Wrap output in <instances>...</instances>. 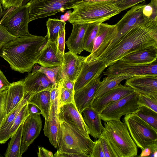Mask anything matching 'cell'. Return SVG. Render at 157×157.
Masks as SVG:
<instances>
[{"instance_id": "obj_44", "label": "cell", "mask_w": 157, "mask_h": 157, "mask_svg": "<svg viewBox=\"0 0 157 157\" xmlns=\"http://www.w3.org/2000/svg\"><path fill=\"white\" fill-rule=\"evenodd\" d=\"M65 27L62 28L59 33L57 40V48L59 52L63 54L64 53L65 43Z\"/></svg>"}, {"instance_id": "obj_9", "label": "cell", "mask_w": 157, "mask_h": 157, "mask_svg": "<svg viewBox=\"0 0 157 157\" xmlns=\"http://www.w3.org/2000/svg\"><path fill=\"white\" fill-rule=\"evenodd\" d=\"M138 94L134 91L109 104L98 113L104 121L120 120L122 116L135 112L139 107Z\"/></svg>"}, {"instance_id": "obj_55", "label": "cell", "mask_w": 157, "mask_h": 157, "mask_svg": "<svg viewBox=\"0 0 157 157\" xmlns=\"http://www.w3.org/2000/svg\"><path fill=\"white\" fill-rule=\"evenodd\" d=\"M31 0H24L22 3V5H25L28 2H29V1Z\"/></svg>"}, {"instance_id": "obj_28", "label": "cell", "mask_w": 157, "mask_h": 157, "mask_svg": "<svg viewBox=\"0 0 157 157\" xmlns=\"http://www.w3.org/2000/svg\"><path fill=\"white\" fill-rule=\"evenodd\" d=\"M27 101L37 105L41 110L45 119H48L50 108V91L45 90L39 92L31 96Z\"/></svg>"}, {"instance_id": "obj_8", "label": "cell", "mask_w": 157, "mask_h": 157, "mask_svg": "<svg viewBox=\"0 0 157 157\" xmlns=\"http://www.w3.org/2000/svg\"><path fill=\"white\" fill-rule=\"evenodd\" d=\"M29 22V8L26 4L7 9L0 21V24L16 38L30 34L28 29Z\"/></svg>"}, {"instance_id": "obj_52", "label": "cell", "mask_w": 157, "mask_h": 157, "mask_svg": "<svg viewBox=\"0 0 157 157\" xmlns=\"http://www.w3.org/2000/svg\"><path fill=\"white\" fill-rule=\"evenodd\" d=\"M28 109L29 114H42L40 109L36 105L31 103H28Z\"/></svg>"}, {"instance_id": "obj_1", "label": "cell", "mask_w": 157, "mask_h": 157, "mask_svg": "<svg viewBox=\"0 0 157 157\" xmlns=\"http://www.w3.org/2000/svg\"><path fill=\"white\" fill-rule=\"evenodd\" d=\"M48 40V36L29 34L16 38L2 48L0 56L9 64L12 70L21 73L29 72L37 63L39 55Z\"/></svg>"}, {"instance_id": "obj_11", "label": "cell", "mask_w": 157, "mask_h": 157, "mask_svg": "<svg viewBox=\"0 0 157 157\" xmlns=\"http://www.w3.org/2000/svg\"><path fill=\"white\" fill-rule=\"evenodd\" d=\"M128 74L134 75H157V60L149 64H133L119 60L108 66L104 75Z\"/></svg>"}, {"instance_id": "obj_12", "label": "cell", "mask_w": 157, "mask_h": 157, "mask_svg": "<svg viewBox=\"0 0 157 157\" xmlns=\"http://www.w3.org/2000/svg\"><path fill=\"white\" fill-rule=\"evenodd\" d=\"M117 33L116 25L100 24L97 35L95 38L92 52L86 56L85 61L89 62L96 59L103 53Z\"/></svg>"}, {"instance_id": "obj_33", "label": "cell", "mask_w": 157, "mask_h": 157, "mask_svg": "<svg viewBox=\"0 0 157 157\" xmlns=\"http://www.w3.org/2000/svg\"><path fill=\"white\" fill-rule=\"evenodd\" d=\"M133 113L157 130V113L147 107L141 106Z\"/></svg>"}, {"instance_id": "obj_24", "label": "cell", "mask_w": 157, "mask_h": 157, "mask_svg": "<svg viewBox=\"0 0 157 157\" xmlns=\"http://www.w3.org/2000/svg\"><path fill=\"white\" fill-rule=\"evenodd\" d=\"M23 82V79L13 82L10 84L7 89L6 104V119L25 97Z\"/></svg>"}, {"instance_id": "obj_51", "label": "cell", "mask_w": 157, "mask_h": 157, "mask_svg": "<svg viewBox=\"0 0 157 157\" xmlns=\"http://www.w3.org/2000/svg\"><path fill=\"white\" fill-rule=\"evenodd\" d=\"M37 155L39 157H54L53 153L43 147H39Z\"/></svg>"}, {"instance_id": "obj_20", "label": "cell", "mask_w": 157, "mask_h": 157, "mask_svg": "<svg viewBox=\"0 0 157 157\" xmlns=\"http://www.w3.org/2000/svg\"><path fill=\"white\" fill-rule=\"evenodd\" d=\"M134 91L129 86L119 84L117 86L106 92L100 97L94 99L92 103V107L99 113L109 104Z\"/></svg>"}, {"instance_id": "obj_37", "label": "cell", "mask_w": 157, "mask_h": 157, "mask_svg": "<svg viewBox=\"0 0 157 157\" xmlns=\"http://www.w3.org/2000/svg\"><path fill=\"white\" fill-rule=\"evenodd\" d=\"M138 103L139 106H146L157 113V97L138 94Z\"/></svg>"}, {"instance_id": "obj_32", "label": "cell", "mask_w": 157, "mask_h": 157, "mask_svg": "<svg viewBox=\"0 0 157 157\" xmlns=\"http://www.w3.org/2000/svg\"><path fill=\"white\" fill-rule=\"evenodd\" d=\"M66 22L63 20L58 19L49 18L46 22L47 29V35L48 41H57L59 31L65 27Z\"/></svg>"}, {"instance_id": "obj_35", "label": "cell", "mask_w": 157, "mask_h": 157, "mask_svg": "<svg viewBox=\"0 0 157 157\" xmlns=\"http://www.w3.org/2000/svg\"><path fill=\"white\" fill-rule=\"evenodd\" d=\"M143 14L145 21H157V0H151L149 3L145 4Z\"/></svg>"}, {"instance_id": "obj_36", "label": "cell", "mask_w": 157, "mask_h": 157, "mask_svg": "<svg viewBox=\"0 0 157 157\" xmlns=\"http://www.w3.org/2000/svg\"><path fill=\"white\" fill-rule=\"evenodd\" d=\"M29 115L27 103L22 107L14 119L10 130V138Z\"/></svg>"}, {"instance_id": "obj_5", "label": "cell", "mask_w": 157, "mask_h": 157, "mask_svg": "<svg viewBox=\"0 0 157 157\" xmlns=\"http://www.w3.org/2000/svg\"><path fill=\"white\" fill-rule=\"evenodd\" d=\"M57 151L65 153L89 155L94 142L64 122H59Z\"/></svg>"}, {"instance_id": "obj_29", "label": "cell", "mask_w": 157, "mask_h": 157, "mask_svg": "<svg viewBox=\"0 0 157 157\" xmlns=\"http://www.w3.org/2000/svg\"><path fill=\"white\" fill-rule=\"evenodd\" d=\"M23 123L11 136L4 154L5 157H21L20 148L22 139Z\"/></svg>"}, {"instance_id": "obj_39", "label": "cell", "mask_w": 157, "mask_h": 157, "mask_svg": "<svg viewBox=\"0 0 157 157\" xmlns=\"http://www.w3.org/2000/svg\"><path fill=\"white\" fill-rule=\"evenodd\" d=\"M74 92L61 86L59 85L58 107L63 105L74 103Z\"/></svg>"}, {"instance_id": "obj_6", "label": "cell", "mask_w": 157, "mask_h": 157, "mask_svg": "<svg viewBox=\"0 0 157 157\" xmlns=\"http://www.w3.org/2000/svg\"><path fill=\"white\" fill-rule=\"evenodd\" d=\"M123 122L136 145L141 150L157 144V130L133 113L125 115Z\"/></svg>"}, {"instance_id": "obj_16", "label": "cell", "mask_w": 157, "mask_h": 157, "mask_svg": "<svg viewBox=\"0 0 157 157\" xmlns=\"http://www.w3.org/2000/svg\"><path fill=\"white\" fill-rule=\"evenodd\" d=\"M23 79L24 96L32 95L41 91L52 90L55 84L53 83L43 73L33 70Z\"/></svg>"}, {"instance_id": "obj_49", "label": "cell", "mask_w": 157, "mask_h": 157, "mask_svg": "<svg viewBox=\"0 0 157 157\" xmlns=\"http://www.w3.org/2000/svg\"><path fill=\"white\" fill-rule=\"evenodd\" d=\"M57 83H59L61 86L67 89L74 92L75 81L64 79Z\"/></svg>"}, {"instance_id": "obj_22", "label": "cell", "mask_w": 157, "mask_h": 157, "mask_svg": "<svg viewBox=\"0 0 157 157\" xmlns=\"http://www.w3.org/2000/svg\"><path fill=\"white\" fill-rule=\"evenodd\" d=\"M157 45L151 46L129 53L120 59L131 64H145L157 60Z\"/></svg>"}, {"instance_id": "obj_47", "label": "cell", "mask_w": 157, "mask_h": 157, "mask_svg": "<svg viewBox=\"0 0 157 157\" xmlns=\"http://www.w3.org/2000/svg\"><path fill=\"white\" fill-rule=\"evenodd\" d=\"M156 151H157V144L150 146L142 150L141 154L139 156L149 157Z\"/></svg>"}, {"instance_id": "obj_19", "label": "cell", "mask_w": 157, "mask_h": 157, "mask_svg": "<svg viewBox=\"0 0 157 157\" xmlns=\"http://www.w3.org/2000/svg\"><path fill=\"white\" fill-rule=\"evenodd\" d=\"M107 67L101 61H85L75 81L74 91L82 88L95 78L100 77Z\"/></svg>"}, {"instance_id": "obj_14", "label": "cell", "mask_w": 157, "mask_h": 157, "mask_svg": "<svg viewBox=\"0 0 157 157\" xmlns=\"http://www.w3.org/2000/svg\"><path fill=\"white\" fill-rule=\"evenodd\" d=\"M58 118L59 122H65L84 136L90 137L88 127L74 103L59 107Z\"/></svg>"}, {"instance_id": "obj_10", "label": "cell", "mask_w": 157, "mask_h": 157, "mask_svg": "<svg viewBox=\"0 0 157 157\" xmlns=\"http://www.w3.org/2000/svg\"><path fill=\"white\" fill-rule=\"evenodd\" d=\"M145 5L143 3L132 7L115 24L117 29V35L102 54L113 47L122 36L134 26L146 22L143 14V9Z\"/></svg>"}, {"instance_id": "obj_46", "label": "cell", "mask_w": 157, "mask_h": 157, "mask_svg": "<svg viewBox=\"0 0 157 157\" xmlns=\"http://www.w3.org/2000/svg\"><path fill=\"white\" fill-rule=\"evenodd\" d=\"M3 10H6L12 7L22 5L24 0H0Z\"/></svg>"}, {"instance_id": "obj_4", "label": "cell", "mask_w": 157, "mask_h": 157, "mask_svg": "<svg viewBox=\"0 0 157 157\" xmlns=\"http://www.w3.org/2000/svg\"><path fill=\"white\" fill-rule=\"evenodd\" d=\"M102 135L116 157L137 156V146L132 139L127 127L120 120L105 121Z\"/></svg>"}, {"instance_id": "obj_21", "label": "cell", "mask_w": 157, "mask_h": 157, "mask_svg": "<svg viewBox=\"0 0 157 157\" xmlns=\"http://www.w3.org/2000/svg\"><path fill=\"white\" fill-rule=\"evenodd\" d=\"M63 55L58 49L57 41H48L41 51L37 63L41 66L54 67L62 65Z\"/></svg>"}, {"instance_id": "obj_13", "label": "cell", "mask_w": 157, "mask_h": 157, "mask_svg": "<svg viewBox=\"0 0 157 157\" xmlns=\"http://www.w3.org/2000/svg\"><path fill=\"white\" fill-rule=\"evenodd\" d=\"M86 56H79L70 51L64 53L56 83L64 79L75 81L80 71Z\"/></svg>"}, {"instance_id": "obj_7", "label": "cell", "mask_w": 157, "mask_h": 157, "mask_svg": "<svg viewBox=\"0 0 157 157\" xmlns=\"http://www.w3.org/2000/svg\"><path fill=\"white\" fill-rule=\"evenodd\" d=\"M83 0H32L26 4L29 8V22L73 9Z\"/></svg>"}, {"instance_id": "obj_40", "label": "cell", "mask_w": 157, "mask_h": 157, "mask_svg": "<svg viewBox=\"0 0 157 157\" xmlns=\"http://www.w3.org/2000/svg\"><path fill=\"white\" fill-rule=\"evenodd\" d=\"M7 89L0 92V127L6 119V104Z\"/></svg>"}, {"instance_id": "obj_38", "label": "cell", "mask_w": 157, "mask_h": 157, "mask_svg": "<svg viewBox=\"0 0 157 157\" xmlns=\"http://www.w3.org/2000/svg\"><path fill=\"white\" fill-rule=\"evenodd\" d=\"M60 66L54 67H44L34 65L33 70L38 71L44 74L48 79L54 84L56 83L57 74Z\"/></svg>"}, {"instance_id": "obj_30", "label": "cell", "mask_w": 157, "mask_h": 157, "mask_svg": "<svg viewBox=\"0 0 157 157\" xmlns=\"http://www.w3.org/2000/svg\"><path fill=\"white\" fill-rule=\"evenodd\" d=\"M58 117H53L45 119L44 132V135L49 139L51 144L55 147H57V137L59 126Z\"/></svg>"}, {"instance_id": "obj_23", "label": "cell", "mask_w": 157, "mask_h": 157, "mask_svg": "<svg viewBox=\"0 0 157 157\" xmlns=\"http://www.w3.org/2000/svg\"><path fill=\"white\" fill-rule=\"evenodd\" d=\"M89 23H74L71 35L66 44L69 51L76 54H80L83 50L85 33Z\"/></svg>"}, {"instance_id": "obj_26", "label": "cell", "mask_w": 157, "mask_h": 157, "mask_svg": "<svg viewBox=\"0 0 157 157\" xmlns=\"http://www.w3.org/2000/svg\"><path fill=\"white\" fill-rule=\"evenodd\" d=\"M31 96L27 95L17 106L9 114L0 127V144L5 143L10 138V130L14 119L22 107L28 103V100Z\"/></svg>"}, {"instance_id": "obj_45", "label": "cell", "mask_w": 157, "mask_h": 157, "mask_svg": "<svg viewBox=\"0 0 157 157\" xmlns=\"http://www.w3.org/2000/svg\"><path fill=\"white\" fill-rule=\"evenodd\" d=\"M99 138L101 141L105 157H116L109 145L102 135Z\"/></svg>"}, {"instance_id": "obj_43", "label": "cell", "mask_w": 157, "mask_h": 157, "mask_svg": "<svg viewBox=\"0 0 157 157\" xmlns=\"http://www.w3.org/2000/svg\"><path fill=\"white\" fill-rule=\"evenodd\" d=\"M89 156V157H105L99 138L94 142L92 152Z\"/></svg>"}, {"instance_id": "obj_50", "label": "cell", "mask_w": 157, "mask_h": 157, "mask_svg": "<svg viewBox=\"0 0 157 157\" xmlns=\"http://www.w3.org/2000/svg\"><path fill=\"white\" fill-rule=\"evenodd\" d=\"M54 156L55 157H89L87 155L65 153L58 151L54 154Z\"/></svg>"}, {"instance_id": "obj_53", "label": "cell", "mask_w": 157, "mask_h": 157, "mask_svg": "<svg viewBox=\"0 0 157 157\" xmlns=\"http://www.w3.org/2000/svg\"><path fill=\"white\" fill-rule=\"evenodd\" d=\"M117 0H83L82 1L85 2H105V1H115Z\"/></svg>"}, {"instance_id": "obj_27", "label": "cell", "mask_w": 157, "mask_h": 157, "mask_svg": "<svg viewBox=\"0 0 157 157\" xmlns=\"http://www.w3.org/2000/svg\"><path fill=\"white\" fill-rule=\"evenodd\" d=\"M106 76V77L100 82L94 99L100 97L106 92L115 88L122 80L136 75L128 74H121L109 75Z\"/></svg>"}, {"instance_id": "obj_15", "label": "cell", "mask_w": 157, "mask_h": 157, "mask_svg": "<svg viewBox=\"0 0 157 157\" xmlns=\"http://www.w3.org/2000/svg\"><path fill=\"white\" fill-rule=\"evenodd\" d=\"M42 123L40 114H29L23 122L20 148L21 156L40 134Z\"/></svg>"}, {"instance_id": "obj_17", "label": "cell", "mask_w": 157, "mask_h": 157, "mask_svg": "<svg viewBox=\"0 0 157 157\" xmlns=\"http://www.w3.org/2000/svg\"><path fill=\"white\" fill-rule=\"evenodd\" d=\"M125 85L138 94L157 97V75L134 76L126 79Z\"/></svg>"}, {"instance_id": "obj_3", "label": "cell", "mask_w": 157, "mask_h": 157, "mask_svg": "<svg viewBox=\"0 0 157 157\" xmlns=\"http://www.w3.org/2000/svg\"><path fill=\"white\" fill-rule=\"evenodd\" d=\"M69 15L68 21L74 23H100L119 14L120 9L114 1H82L75 6Z\"/></svg>"}, {"instance_id": "obj_41", "label": "cell", "mask_w": 157, "mask_h": 157, "mask_svg": "<svg viewBox=\"0 0 157 157\" xmlns=\"http://www.w3.org/2000/svg\"><path fill=\"white\" fill-rule=\"evenodd\" d=\"M146 0H117L114 1L121 11L131 8L139 3Z\"/></svg>"}, {"instance_id": "obj_34", "label": "cell", "mask_w": 157, "mask_h": 157, "mask_svg": "<svg viewBox=\"0 0 157 157\" xmlns=\"http://www.w3.org/2000/svg\"><path fill=\"white\" fill-rule=\"evenodd\" d=\"M59 89V85L56 83L50 91V108L48 118L58 117Z\"/></svg>"}, {"instance_id": "obj_25", "label": "cell", "mask_w": 157, "mask_h": 157, "mask_svg": "<svg viewBox=\"0 0 157 157\" xmlns=\"http://www.w3.org/2000/svg\"><path fill=\"white\" fill-rule=\"evenodd\" d=\"M81 114L88 127L89 135L96 139L99 138L104 127L98 113L91 106L85 109Z\"/></svg>"}, {"instance_id": "obj_42", "label": "cell", "mask_w": 157, "mask_h": 157, "mask_svg": "<svg viewBox=\"0 0 157 157\" xmlns=\"http://www.w3.org/2000/svg\"><path fill=\"white\" fill-rule=\"evenodd\" d=\"M16 38L0 24V52L2 48L6 44Z\"/></svg>"}, {"instance_id": "obj_54", "label": "cell", "mask_w": 157, "mask_h": 157, "mask_svg": "<svg viewBox=\"0 0 157 157\" xmlns=\"http://www.w3.org/2000/svg\"><path fill=\"white\" fill-rule=\"evenodd\" d=\"M4 14V10H3L0 1V18L3 16Z\"/></svg>"}, {"instance_id": "obj_2", "label": "cell", "mask_w": 157, "mask_h": 157, "mask_svg": "<svg viewBox=\"0 0 157 157\" xmlns=\"http://www.w3.org/2000/svg\"><path fill=\"white\" fill-rule=\"evenodd\" d=\"M154 45H157V21H147L134 26L95 60L108 67L129 53Z\"/></svg>"}, {"instance_id": "obj_48", "label": "cell", "mask_w": 157, "mask_h": 157, "mask_svg": "<svg viewBox=\"0 0 157 157\" xmlns=\"http://www.w3.org/2000/svg\"><path fill=\"white\" fill-rule=\"evenodd\" d=\"M10 84L0 69V92L7 89Z\"/></svg>"}, {"instance_id": "obj_18", "label": "cell", "mask_w": 157, "mask_h": 157, "mask_svg": "<svg viewBox=\"0 0 157 157\" xmlns=\"http://www.w3.org/2000/svg\"><path fill=\"white\" fill-rule=\"evenodd\" d=\"M101 78H95L82 88L74 91V103L80 113L86 108L92 106L99 86Z\"/></svg>"}, {"instance_id": "obj_31", "label": "cell", "mask_w": 157, "mask_h": 157, "mask_svg": "<svg viewBox=\"0 0 157 157\" xmlns=\"http://www.w3.org/2000/svg\"><path fill=\"white\" fill-rule=\"evenodd\" d=\"M101 23L98 22L89 23L84 38V50L90 53L92 52L94 41L97 35Z\"/></svg>"}]
</instances>
